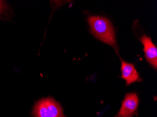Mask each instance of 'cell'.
<instances>
[{"mask_svg": "<svg viewBox=\"0 0 157 117\" xmlns=\"http://www.w3.org/2000/svg\"><path fill=\"white\" fill-rule=\"evenodd\" d=\"M139 99L136 93L126 94L122 106L115 117H133L136 114Z\"/></svg>", "mask_w": 157, "mask_h": 117, "instance_id": "obj_2", "label": "cell"}, {"mask_svg": "<svg viewBox=\"0 0 157 117\" xmlns=\"http://www.w3.org/2000/svg\"><path fill=\"white\" fill-rule=\"evenodd\" d=\"M2 3H3L2 2V1H0V12L2 10L3 8V5Z\"/></svg>", "mask_w": 157, "mask_h": 117, "instance_id": "obj_7", "label": "cell"}, {"mask_svg": "<svg viewBox=\"0 0 157 117\" xmlns=\"http://www.w3.org/2000/svg\"><path fill=\"white\" fill-rule=\"evenodd\" d=\"M140 41L143 45L144 51L148 63L155 68H157V49L150 37L144 35L140 38Z\"/></svg>", "mask_w": 157, "mask_h": 117, "instance_id": "obj_3", "label": "cell"}, {"mask_svg": "<svg viewBox=\"0 0 157 117\" xmlns=\"http://www.w3.org/2000/svg\"><path fill=\"white\" fill-rule=\"evenodd\" d=\"M49 117H66L60 104L52 97L44 98Z\"/></svg>", "mask_w": 157, "mask_h": 117, "instance_id": "obj_5", "label": "cell"}, {"mask_svg": "<svg viewBox=\"0 0 157 117\" xmlns=\"http://www.w3.org/2000/svg\"><path fill=\"white\" fill-rule=\"evenodd\" d=\"M33 113L35 117H49L44 98L37 102L33 108Z\"/></svg>", "mask_w": 157, "mask_h": 117, "instance_id": "obj_6", "label": "cell"}, {"mask_svg": "<svg viewBox=\"0 0 157 117\" xmlns=\"http://www.w3.org/2000/svg\"><path fill=\"white\" fill-rule=\"evenodd\" d=\"M88 20L91 32L96 38L114 48L117 47L115 31L109 19L102 16H90Z\"/></svg>", "mask_w": 157, "mask_h": 117, "instance_id": "obj_1", "label": "cell"}, {"mask_svg": "<svg viewBox=\"0 0 157 117\" xmlns=\"http://www.w3.org/2000/svg\"><path fill=\"white\" fill-rule=\"evenodd\" d=\"M121 71L122 72L121 77L126 81L127 86L134 82H142L143 80L133 64L127 63L121 59Z\"/></svg>", "mask_w": 157, "mask_h": 117, "instance_id": "obj_4", "label": "cell"}]
</instances>
